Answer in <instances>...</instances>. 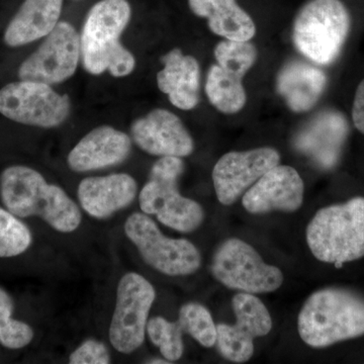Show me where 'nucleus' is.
<instances>
[{
    "label": "nucleus",
    "mask_w": 364,
    "mask_h": 364,
    "mask_svg": "<svg viewBox=\"0 0 364 364\" xmlns=\"http://www.w3.org/2000/svg\"><path fill=\"white\" fill-rule=\"evenodd\" d=\"M0 198L16 217L41 218L60 233H72L82 221L77 203L64 189L48 183L40 172L23 165H14L1 172Z\"/></svg>",
    "instance_id": "obj_1"
},
{
    "label": "nucleus",
    "mask_w": 364,
    "mask_h": 364,
    "mask_svg": "<svg viewBox=\"0 0 364 364\" xmlns=\"http://www.w3.org/2000/svg\"><path fill=\"white\" fill-rule=\"evenodd\" d=\"M131 14L128 0H102L90 9L80 35L81 61L88 73L126 77L134 71L135 57L119 41Z\"/></svg>",
    "instance_id": "obj_2"
},
{
    "label": "nucleus",
    "mask_w": 364,
    "mask_h": 364,
    "mask_svg": "<svg viewBox=\"0 0 364 364\" xmlns=\"http://www.w3.org/2000/svg\"><path fill=\"white\" fill-rule=\"evenodd\" d=\"M301 340L324 348L364 335V299L343 289H324L311 294L298 317Z\"/></svg>",
    "instance_id": "obj_3"
},
{
    "label": "nucleus",
    "mask_w": 364,
    "mask_h": 364,
    "mask_svg": "<svg viewBox=\"0 0 364 364\" xmlns=\"http://www.w3.org/2000/svg\"><path fill=\"white\" fill-rule=\"evenodd\" d=\"M306 239L314 257L338 268L364 257V198L318 210Z\"/></svg>",
    "instance_id": "obj_4"
},
{
    "label": "nucleus",
    "mask_w": 364,
    "mask_h": 364,
    "mask_svg": "<svg viewBox=\"0 0 364 364\" xmlns=\"http://www.w3.org/2000/svg\"><path fill=\"white\" fill-rule=\"evenodd\" d=\"M184 169L182 158L160 157L140 191L139 205L144 214L155 215L164 226L191 233L202 226L205 210L202 205L179 193L178 181Z\"/></svg>",
    "instance_id": "obj_5"
},
{
    "label": "nucleus",
    "mask_w": 364,
    "mask_h": 364,
    "mask_svg": "<svg viewBox=\"0 0 364 364\" xmlns=\"http://www.w3.org/2000/svg\"><path fill=\"white\" fill-rule=\"evenodd\" d=\"M350 30V14L341 0H309L294 18L293 41L301 55L330 65L341 53Z\"/></svg>",
    "instance_id": "obj_6"
},
{
    "label": "nucleus",
    "mask_w": 364,
    "mask_h": 364,
    "mask_svg": "<svg viewBox=\"0 0 364 364\" xmlns=\"http://www.w3.org/2000/svg\"><path fill=\"white\" fill-rule=\"evenodd\" d=\"M124 234L153 269L168 277H186L202 265L200 250L191 241L170 238L144 213H134L124 223Z\"/></svg>",
    "instance_id": "obj_7"
},
{
    "label": "nucleus",
    "mask_w": 364,
    "mask_h": 364,
    "mask_svg": "<svg viewBox=\"0 0 364 364\" xmlns=\"http://www.w3.org/2000/svg\"><path fill=\"white\" fill-rule=\"evenodd\" d=\"M210 272L228 289L253 294L273 293L284 280L279 267L268 264L253 246L239 238L228 239L217 248Z\"/></svg>",
    "instance_id": "obj_8"
},
{
    "label": "nucleus",
    "mask_w": 364,
    "mask_h": 364,
    "mask_svg": "<svg viewBox=\"0 0 364 364\" xmlns=\"http://www.w3.org/2000/svg\"><path fill=\"white\" fill-rule=\"evenodd\" d=\"M155 299L154 287L143 275L129 272L119 279L109 330V342L117 351L130 354L142 346Z\"/></svg>",
    "instance_id": "obj_9"
},
{
    "label": "nucleus",
    "mask_w": 364,
    "mask_h": 364,
    "mask_svg": "<svg viewBox=\"0 0 364 364\" xmlns=\"http://www.w3.org/2000/svg\"><path fill=\"white\" fill-rule=\"evenodd\" d=\"M71 112L68 95H59L51 85L21 80L0 90V114L7 119L38 128H56Z\"/></svg>",
    "instance_id": "obj_10"
},
{
    "label": "nucleus",
    "mask_w": 364,
    "mask_h": 364,
    "mask_svg": "<svg viewBox=\"0 0 364 364\" xmlns=\"http://www.w3.org/2000/svg\"><path fill=\"white\" fill-rule=\"evenodd\" d=\"M80 58L77 31L71 23L59 21L36 52L21 63L18 77L48 85H59L74 75Z\"/></svg>",
    "instance_id": "obj_11"
},
{
    "label": "nucleus",
    "mask_w": 364,
    "mask_h": 364,
    "mask_svg": "<svg viewBox=\"0 0 364 364\" xmlns=\"http://www.w3.org/2000/svg\"><path fill=\"white\" fill-rule=\"evenodd\" d=\"M236 324L217 325L215 345L220 353L235 363H247L254 353V339L272 329V318L262 301L253 294L239 293L232 299Z\"/></svg>",
    "instance_id": "obj_12"
},
{
    "label": "nucleus",
    "mask_w": 364,
    "mask_h": 364,
    "mask_svg": "<svg viewBox=\"0 0 364 364\" xmlns=\"http://www.w3.org/2000/svg\"><path fill=\"white\" fill-rule=\"evenodd\" d=\"M280 163L279 151L272 147L233 151L223 155L213 169V182L218 200L233 205L268 170Z\"/></svg>",
    "instance_id": "obj_13"
},
{
    "label": "nucleus",
    "mask_w": 364,
    "mask_h": 364,
    "mask_svg": "<svg viewBox=\"0 0 364 364\" xmlns=\"http://www.w3.org/2000/svg\"><path fill=\"white\" fill-rule=\"evenodd\" d=\"M134 142L154 156L188 157L195 150L193 136L173 112L155 109L131 127Z\"/></svg>",
    "instance_id": "obj_14"
},
{
    "label": "nucleus",
    "mask_w": 364,
    "mask_h": 364,
    "mask_svg": "<svg viewBox=\"0 0 364 364\" xmlns=\"http://www.w3.org/2000/svg\"><path fill=\"white\" fill-rule=\"evenodd\" d=\"M305 183L294 167L277 165L258 179L242 198V205L253 215L282 210L293 213L304 203Z\"/></svg>",
    "instance_id": "obj_15"
},
{
    "label": "nucleus",
    "mask_w": 364,
    "mask_h": 364,
    "mask_svg": "<svg viewBox=\"0 0 364 364\" xmlns=\"http://www.w3.org/2000/svg\"><path fill=\"white\" fill-rule=\"evenodd\" d=\"M132 140L124 132L100 126L86 134L69 152V168L74 172L95 171L116 166L130 156Z\"/></svg>",
    "instance_id": "obj_16"
},
{
    "label": "nucleus",
    "mask_w": 364,
    "mask_h": 364,
    "mask_svg": "<svg viewBox=\"0 0 364 364\" xmlns=\"http://www.w3.org/2000/svg\"><path fill=\"white\" fill-rule=\"evenodd\" d=\"M136 193L138 184L128 173L86 177L77 189L80 207L98 220L107 219L128 208L135 200Z\"/></svg>",
    "instance_id": "obj_17"
},
{
    "label": "nucleus",
    "mask_w": 364,
    "mask_h": 364,
    "mask_svg": "<svg viewBox=\"0 0 364 364\" xmlns=\"http://www.w3.org/2000/svg\"><path fill=\"white\" fill-rule=\"evenodd\" d=\"M346 136L347 124L342 114L322 112L299 132L294 145L318 166L329 169L338 162Z\"/></svg>",
    "instance_id": "obj_18"
},
{
    "label": "nucleus",
    "mask_w": 364,
    "mask_h": 364,
    "mask_svg": "<svg viewBox=\"0 0 364 364\" xmlns=\"http://www.w3.org/2000/svg\"><path fill=\"white\" fill-rule=\"evenodd\" d=\"M164 64L157 73V85L177 109L191 111L200 102V67L198 60L173 49L161 58Z\"/></svg>",
    "instance_id": "obj_19"
},
{
    "label": "nucleus",
    "mask_w": 364,
    "mask_h": 364,
    "mask_svg": "<svg viewBox=\"0 0 364 364\" xmlns=\"http://www.w3.org/2000/svg\"><path fill=\"white\" fill-rule=\"evenodd\" d=\"M327 77L323 70L306 62H287L277 74V90L294 112L312 109L324 92Z\"/></svg>",
    "instance_id": "obj_20"
},
{
    "label": "nucleus",
    "mask_w": 364,
    "mask_h": 364,
    "mask_svg": "<svg viewBox=\"0 0 364 364\" xmlns=\"http://www.w3.org/2000/svg\"><path fill=\"white\" fill-rule=\"evenodd\" d=\"M63 0H25L7 26L4 42L21 47L42 39L59 23Z\"/></svg>",
    "instance_id": "obj_21"
},
{
    "label": "nucleus",
    "mask_w": 364,
    "mask_h": 364,
    "mask_svg": "<svg viewBox=\"0 0 364 364\" xmlns=\"http://www.w3.org/2000/svg\"><path fill=\"white\" fill-rule=\"evenodd\" d=\"M193 14L207 18L208 28L226 40L246 42L253 39L256 26L236 0H188Z\"/></svg>",
    "instance_id": "obj_22"
},
{
    "label": "nucleus",
    "mask_w": 364,
    "mask_h": 364,
    "mask_svg": "<svg viewBox=\"0 0 364 364\" xmlns=\"http://www.w3.org/2000/svg\"><path fill=\"white\" fill-rule=\"evenodd\" d=\"M243 78L217 63L210 66L205 86L210 104L223 114H234L242 111L247 102Z\"/></svg>",
    "instance_id": "obj_23"
},
{
    "label": "nucleus",
    "mask_w": 364,
    "mask_h": 364,
    "mask_svg": "<svg viewBox=\"0 0 364 364\" xmlns=\"http://www.w3.org/2000/svg\"><path fill=\"white\" fill-rule=\"evenodd\" d=\"M178 323L186 334L205 348L217 342V325L210 311L198 303L184 304L179 310Z\"/></svg>",
    "instance_id": "obj_24"
},
{
    "label": "nucleus",
    "mask_w": 364,
    "mask_h": 364,
    "mask_svg": "<svg viewBox=\"0 0 364 364\" xmlns=\"http://www.w3.org/2000/svg\"><path fill=\"white\" fill-rule=\"evenodd\" d=\"M14 309L13 298L0 287V344L9 349H21L33 341L35 333L25 322L11 317Z\"/></svg>",
    "instance_id": "obj_25"
},
{
    "label": "nucleus",
    "mask_w": 364,
    "mask_h": 364,
    "mask_svg": "<svg viewBox=\"0 0 364 364\" xmlns=\"http://www.w3.org/2000/svg\"><path fill=\"white\" fill-rule=\"evenodd\" d=\"M148 337L155 346L158 347L163 358L166 360H179L183 355V330L178 321L170 322L161 316L151 318L148 321Z\"/></svg>",
    "instance_id": "obj_26"
},
{
    "label": "nucleus",
    "mask_w": 364,
    "mask_h": 364,
    "mask_svg": "<svg viewBox=\"0 0 364 364\" xmlns=\"http://www.w3.org/2000/svg\"><path fill=\"white\" fill-rule=\"evenodd\" d=\"M32 243L30 228L7 208L0 207V258L21 255Z\"/></svg>",
    "instance_id": "obj_27"
},
{
    "label": "nucleus",
    "mask_w": 364,
    "mask_h": 364,
    "mask_svg": "<svg viewBox=\"0 0 364 364\" xmlns=\"http://www.w3.org/2000/svg\"><path fill=\"white\" fill-rule=\"evenodd\" d=\"M214 54L218 65L236 72L242 77H245L252 68L258 56L257 49L250 41L240 42L226 39L215 46Z\"/></svg>",
    "instance_id": "obj_28"
},
{
    "label": "nucleus",
    "mask_w": 364,
    "mask_h": 364,
    "mask_svg": "<svg viewBox=\"0 0 364 364\" xmlns=\"http://www.w3.org/2000/svg\"><path fill=\"white\" fill-rule=\"evenodd\" d=\"M112 363L111 354L105 343L95 339H88L79 345L70 356V364H109Z\"/></svg>",
    "instance_id": "obj_29"
},
{
    "label": "nucleus",
    "mask_w": 364,
    "mask_h": 364,
    "mask_svg": "<svg viewBox=\"0 0 364 364\" xmlns=\"http://www.w3.org/2000/svg\"><path fill=\"white\" fill-rule=\"evenodd\" d=\"M352 121L354 126L364 135V79L359 83L353 105H352Z\"/></svg>",
    "instance_id": "obj_30"
},
{
    "label": "nucleus",
    "mask_w": 364,
    "mask_h": 364,
    "mask_svg": "<svg viewBox=\"0 0 364 364\" xmlns=\"http://www.w3.org/2000/svg\"><path fill=\"white\" fill-rule=\"evenodd\" d=\"M147 363L166 364V363H170V361H168V360H163V359H160V358H154V359H151V361H147Z\"/></svg>",
    "instance_id": "obj_31"
}]
</instances>
